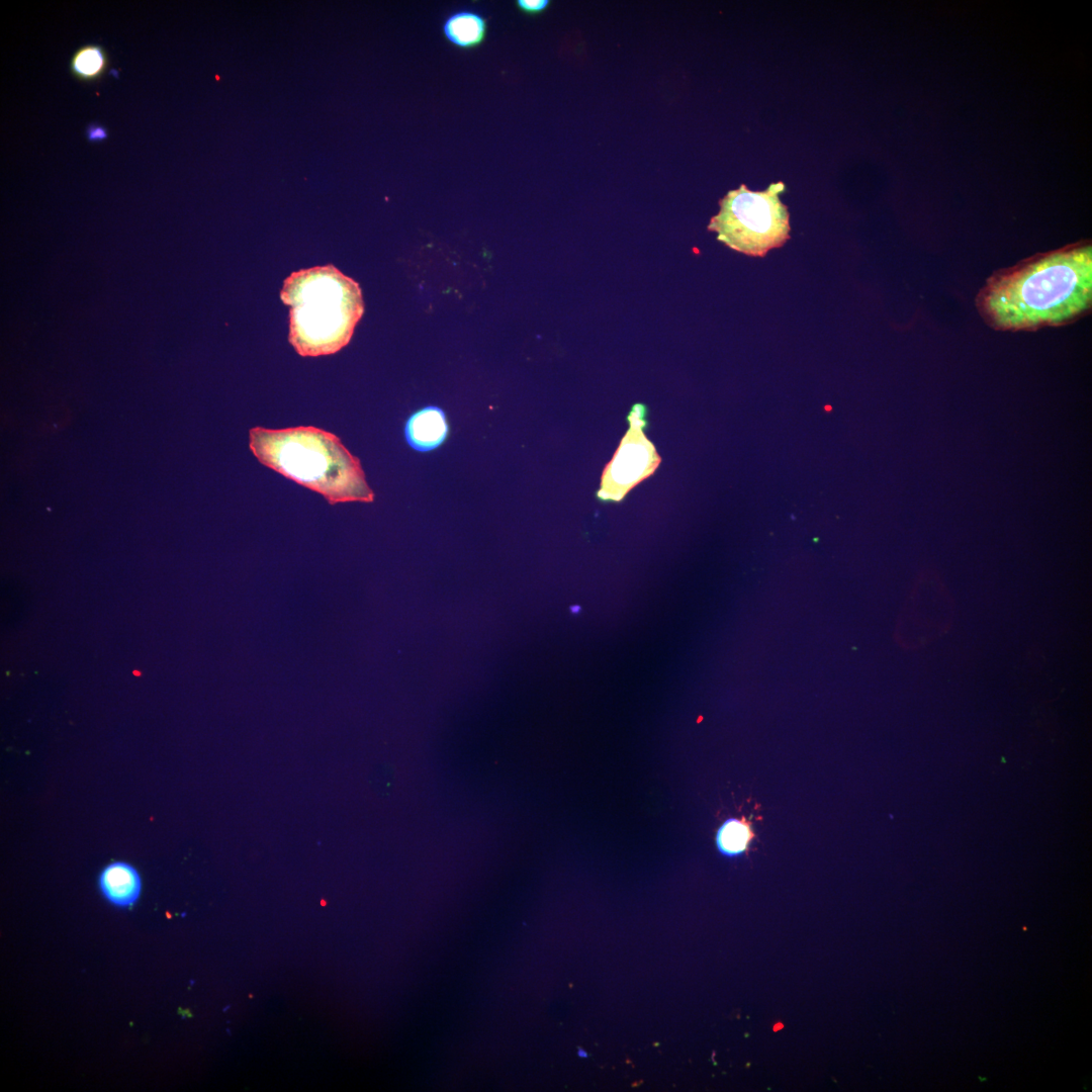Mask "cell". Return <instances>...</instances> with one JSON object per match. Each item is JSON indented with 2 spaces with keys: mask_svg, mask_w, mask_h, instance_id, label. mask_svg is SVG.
Here are the masks:
<instances>
[{
  "mask_svg": "<svg viewBox=\"0 0 1092 1092\" xmlns=\"http://www.w3.org/2000/svg\"><path fill=\"white\" fill-rule=\"evenodd\" d=\"M87 134L90 141H100L107 135L105 129L98 124H91L87 129Z\"/></svg>",
  "mask_w": 1092,
  "mask_h": 1092,
  "instance_id": "4fadbf2b",
  "label": "cell"
},
{
  "mask_svg": "<svg viewBox=\"0 0 1092 1092\" xmlns=\"http://www.w3.org/2000/svg\"><path fill=\"white\" fill-rule=\"evenodd\" d=\"M917 644L925 645L943 636L954 619V603L949 589L934 573L917 589Z\"/></svg>",
  "mask_w": 1092,
  "mask_h": 1092,
  "instance_id": "8992f818",
  "label": "cell"
},
{
  "mask_svg": "<svg viewBox=\"0 0 1092 1092\" xmlns=\"http://www.w3.org/2000/svg\"><path fill=\"white\" fill-rule=\"evenodd\" d=\"M98 885L104 898L117 907L132 906L142 891L139 872L125 861L107 864L99 875Z\"/></svg>",
  "mask_w": 1092,
  "mask_h": 1092,
  "instance_id": "ba28073f",
  "label": "cell"
},
{
  "mask_svg": "<svg viewBox=\"0 0 1092 1092\" xmlns=\"http://www.w3.org/2000/svg\"><path fill=\"white\" fill-rule=\"evenodd\" d=\"M783 182L771 183L763 191H751L742 184L720 201L708 230L729 248L749 256L763 257L790 239L788 207L782 203Z\"/></svg>",
  "mask_w": 1092,
  "mask_h": 1092,
  "instance_id": "277c9868",
  "label": "cell"
},
{
  "mask_svg": "<svg viewBox=\"0 0 1092 1092\" xmlns=\"http://www.w3.org/2000/svg\"><path fill=\"white\" fill-rule=\"evenodd\" d=\"M753 837L751 825L745 818H730L718 829L716 844L722 854L733 857L746 851Z\"/></svg>",
  "mask_w": 1092,
  "mask_h": 1092,
  "instance_id": "30bf717a",
  "label": "cell"
},
{
  "mask_svg": "<svg viewBox=\"0 0 1092 1092\" xmlns=\"http://www.w3.org/2000/svg\"><path fill=\"white\" fill-rule=\"evenodd\" d=\"M645 406L637 403L629 415L630 429L607 465L598 496L619 502L636 484L654 472L660 462L654 445L645 437Z\"/></svg>",
  "mask_w": 1092,
  "mask_h": 1092,
  "instance_id": "5b68a950",
  "label": "cell"
},
{
  "mask_svg": "<svg viewBox=\"0 0 1092 1092\" xmlns=\"http://www.w3.org/2000/svg\"><path fill=\"white\" fill-rule=\"evenodd\" d=\"M1092 304V246L1077 242L993 273L976 296L987 325L1035 331L1071 324Z\"/></svg>",
  "mask_w": 1092,
  "mask_h": 1092,
  "instance_id": "6da1fadb",
  "label": "cell"
},
{
  "mask_svg": "<svg viewBox=\"0 0 1092 1092\" xmlns=\"http://www.w3.org/2000/svg\"><path fill=\"white\" fill-rule=\"evenodd\" d=\"M449 426L445 412L438 406H426L408 417L404 425L407 444L419 452L438 448L448 436Z\"/></svg>",
  "mask_w": 1092,
  "mask_h": 1092,
  "instance_id": "52a82bcc",
  "label": "cell"
},
{
  "mask_svg": "<svg viewBox=\"0 0 1092 1092\" xmlns=\"http://www.w3.org/2000/svg\"><path fill=\"white\" fill-rule=\"evenodd\" d=\"M571 609H572V612H573L574 614H576V613H577V612H578V611L580 610V608H579V607H577V606H575V608H574V607H572Z\"/></svg>",
  "mask_w": 1092,
  "mask_h": 1092,
  "instance_id": "9a60e30c",
  "label": "cell"
},
{
  "mask_svg": "<svg viewBox=\"0 0 1092 1092\" xmlns=\"http://www.w3.org/2000/svg\"><path fill=\"white\" fill-rule=\"evenodd\" d=\"M249 447L260 463L322 494L331 505L374 500L359 458L333 433L312 426L254 427Z\"/></svg>",
  "mask_w": 1092,
  "mask_h": 1092,
  "instance_id": "7a4b0ae2",
  "label": "cell"
},
{
  "mask_svg": "<svg viewBox=\"0 0 1092 1092\" xmlns=\"http://www.w3.org/2000/svg\"><path fill=\"white\" fill-rule=\"evenodd\" d=\"M443 33L453 46L467 50L481 44L486 36L487 21L474 10L461 9L452 12L443 23Z\"/></svg>",
  "mask_w": 1092,
  "mask_h": 1092,
  "instance_id": "9c48e42d",
  "label": "cell"
},
{
  "mask_svg": "<svg viewBox=\"0 0 1092 1092\" xmlns=\"http://www.w3.org/2000/svg\"><path fill=\"white\" fill-rule=\"evenodd\" d=\"M577 1054H578V1056H579L580 1058H586V1057H587V1053H586V1052H585L584 1050H582V1049H579V1050H578V1052H577Z\"/></svg>",
  "mask_w": 1092,
  "mask_h": 1092,
  "instance_id": "5bb4252c",
  "label": "cell"
},
{
  "mask_svg": "<svg viewBox=\"0 0 1092 1092\" xmlns=\"http://www.w3.org/2000/svg\"><path fill=\"white\" fill-rule=\"evenodd\" d=\"M280 297L290 306L289 342L303 357L339 352L364 312L359 284L332 264L293 272Z\"/></svg>",
  "mask_w": 1092,
  "mask_h": 1092,
  "instance_id": "3957f363",
  "label": "cell"
},
{
  "mask_svg": "<svg viewBox=\"0 0 1092 1092\" xmlns=\"http://www.w3.org/2000/svg\"><path fill=\"white\" fill-rule=\"evenodd\" d=\"M517 5L520 10L527 14H538L543 12L549 5L548 0H519Z\"/></svg>",
  "mask_w": 1092,
  "mask_h": 1092,
  "instance_id": "7c38bea8",
  "label": "cell"
},
{
  "mask_svg": "<svg viewBox=\"0 0 1092 1092\" xmlns=\"http://www.w3.org/2000/svg\"><path fill=\"white\" fill-rule=\"evenodd\" d=\"M104 57L98 47H87L77 53L73 60L74 71L83 77L96 76L103 68Z\"/></svg>",
  "mask_w": 1092,
  "mask_h": 1092,
  "instance_id": "8fae6325",
  "label": "cell"
}]
</instances>
